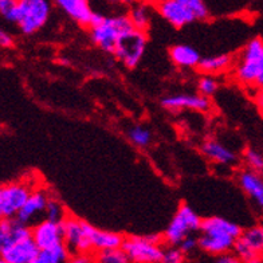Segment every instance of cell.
Returning <instances> with one entry per match:
<instances>
[{
  "instance_id": "obj_1",
  "label": "cell",
  "mask_w": 263,
  "mask_h": 263,
  "mask_svg": "<svg viewBox=\"0 0 263 263\" xmlns=\"http://www.w3.org/2000/svg\"><path fill=\"white\" fill-rule=\"evenodd\" d=\"M243 230L236 223L219 216L203 219L200 227L199 247L208 255H222L234 250L236 239Z\"/></svg>"
},
{
  "instance_id": "obj_2",
  "label": "cell",
  "mask_w": 263,
  "mask_h": 263,
  "mask_svg": "<svg viewBox=\"0 0 263 263\" xmlns=\"http://www.w3.org/2000/svg\"><path fill=\"white\" fill-rule=\"evenodd\" d=\"M135 26L132 23L129 15H117V16H104L96 25L89 27L90 39L98 49L107 54H113L118 39L125 32L133 30Z\"/></svg>"
},
{
  "instance_id": "obj_3",
  "label": "cell",
  "mask_w": 263,
  "mask_h": 263,
  "mask_svg": "<svg viewBox=\"0 0 263 263\" xmlns=\"http://www.w3.org/2000/svg\"><path fill=\"white\" fill-rule=\"evenodd\" d=\"M263 73V41L254 38L243 47L234 65L236 81L245 86L255 87L256 81Z\"/></svg>"
},
{
  "instance_id": "obj_4",
  "label": "cell",
  "mask_w": 263,
  "mask_h": 263,
  "mask_svg": "<svg viewBox=\"0 0 263 263\" xmlns=\"http://www.w3.org/2000/svg\"><path fill=\"white\" fill-rule=\"evenodd\" d=\"M164 238L160 235H130L122 243L132 263H159L163 255Z\"/></svg>"
},
{
  "instance_id": "obj_5",
  "label": "cell",
  "mask_w": 263,
  "mask_h": 263,
  "mask_svg": "<svg viewBox=\"0 0 263 263\" xmlns=\"http://www.w3.org/2000/svg\"><path fill=\"white\" fill-rule=\"evenodd\" d=\"M51 6L49 0H17L16 23L22 34L38 32L49 21Z\"/></svg>"
},
{
  "instance_id": "obj_6",
  "label": "cell",
  "mask_w": 263,
  "mask_h": 263,
  "mask_svg": "<svg viewBox=\"0 0 263 263\" xmlns=\"http://www.w3.org/2000/svg\"><path fill=\"white\" fill-rule=\"evenodd\" d=\"M201 222L203 219L190 205L181 204L165 229L163 235L164 242L168 246H179L183 239L200 231Z\"/></svg>"
},
{
  "instance_id": "obj_7",
  "label": "cell",
  "mask_w": 263,
  "mask_h": 263,
  "mask_svg": "<svg viewBox=\"0 0 263 263\" xmlns=\"http://www.w3.org/2000/svg\"><path fill=\"white\" fill-rule=\"evenodd\" d=\"M63 243L70 251V254L77 253H91V232L94 226L90 223L81 220L76 216L67 215L62 222Z\"/></svg>"
},
{
  "instance_id": "obj_8",
  "label": "cell",
  "mask_w": 263,
  "mask_h": 263,
  "mask_svg": "<svg viewBox=\"0 0 263 263\" xmlns=\"http://www.w3.org/2000/svg\"><path fill=\"white\" fill-rule=\"evenodd\" d=\"M146 49V34L145 31H140L133 28L130 31L125 32L118 39L113 55L128 69H135L139 65Z\"/></svg>"
},
{
  "instance_id": "obj_9",
  "label": "cell",
  "mask_w": 263,
  "mask_h": 263,
  "mask_svg": "<svg viewBox=\"0 0 263 263\" xmlns=\"http://www.w3.org/2000/svg\"><path fill=\"white\" fill-rule=\"evenodd\" d=\"M32 190L27 181H12L0 188V216L2 219L16 218Z\"/></svg>"
},
{
  "instance_id": "obj_10",
  "label": "cell",
  "mask_w": 263,
  "mask_h": 263,
  "mask_svg": "<svg viewBox=\"0 0 263 263\" xmlns=\"http://www.w3.org/2000/svg\"><path fill=\"white\" fill-rule=\"evenodd\" d=\"M232 251L240 262L263 258V224L251 226L243 230Z\"/></svg>"
},
{
  "instance_id": "obj_11",
  "label": "cell",
  "mask_w": 263,
  "mask_h": 263,
  "mask_svg": "<svg viewBox=\"0 0 263 263\" xmlns=\"http://www.w3.org/2000/svg\"><path fill=\"white\" fill-rule=\"evenodd\" d=\"M161 106L170 111L196 110L208 111L211 107L210 97L197 94H172L161 100Z\"/></svg>"
},
{
  "instance_id": "obj_12",
  "label": "cell",
  "mask_w": 263,
  "mask_h": 263,
  "mask_svg": "<svg viewBox=\"0 0 263 263\" xmlns=\"http://www.w3.org/2000/svg\"><path fill=\"white\" fill-rule=\"evenodd\" d=\"M31 238L36 243L39 250L55 247L63 243V229L62 223H57L43 219L41 222L35 223L31 229Z\"/></svg>"
},
{
  "instance_id": "obj_13",
  "label": "cell",
  "mask_w": 263,
  "mask_h": 263,
  "mask_svg": "<svg viewBox=\"0 0 263 263\" xmlns=\"http://www.w3.org/2000/svg\"><path fill=\"white\" fill-rule=\"evenodd\" d=\"M157 10L170 25L176 28H181L197 21L194 12L181 0H160Z\"/></svg>"
},
{
  "instance_id": "obj_14",
  "label": "cell",
  "mask_w": 263,
  "mask_h": 263,
  "mask_svg": "<svg viewBox=\"0 0 263 263\" xmlns=\"http://www.w3.org/2000/svg\"><path fill=\"white\" fill-rule=\"evenodd\" d=\"M57 7L82 27H90L94 11L89 0H52Z\"/></svg>"
},
{
  "instance_id": "obj_15",
  "label": "cell",
  "mask_w": 263,
  "mask_h": 263,
  "mask_svg": "<svg viewBox=\"0 0 263 263\" xmlns=\"http://www.w3.org/2000/svg\"><path fill=\"white\" fill-rule=\"evenodd\" d=\"M31 238V229L19 219H2L0 222V249Z\"/></svg>"
},
{
  "instance_id": "obj_16",
  "label": "cell",
  "mask_w": 263,
  "mask_h": 263,
  "mask_svg": "<svg viewBox=\"0 0 263 263\" xmlns=\"http://www.w3.org/2000/svg\"><path fill=\"white\" fill-rule=\"evenodd\" d=\"M38 251L39 247L36 246L32 238L25 239L8 247L0 249L2 259L10 263H31Z\"/></svg>"
},
{
  "instance_id": "obj_17",
  "label": "cell",
  "mask_w": 263,
  "mask_h": 263,
  "mask_svg": "<svg viewBox=\"0 0 263 263\" xmlns=\"http://www.w3.org/2000/svg\"><path fill=\"white\" fill-rule=\"evenodd\" d=\"M50 196L47 192L43 190H35L32 191V194L27 199L25 205L22 207V210L17 214L16 219H19L22 223L25 224H30L38 218L39 215H45L46 207L49 203Z\"/></svg>"
},
{
  "instance_id": "obj_18",
  "label": "cell",
  "mask_w": 263,
  "mask_h": 263,
  "mask_svg": "<svg viewBox=\"0 0 263 263\" xmlns=\"http://www.w3.org/2000/svg\"><path fill=\"white\" fill-rule=\"evenodd\" d=\"M238 183L243 192L263 208V175L251 170H245L238 175Z\"/></svg>"
},
{
  "instance_id": "obj_19",
  "label": "cell",
  "mask_w": 263,
  "mask_h": 263,
  "mask_svg": "<svg viewBox=\"0 0 263 263\" xmlns=\"http://www.w3.org/2000/svg\"><path fill=\"white\" fill-rule=\"evenodd\" d=\"M201 153L211 160L212 163L220 165H232L236 161L235 153L216 140H207L201 145Z\"/></svg>"
},
{
  "instance_id": "obj_20",
  "label": "cell",
  "mask_w": 263,
  "mask_h": 263,
  "mask_svg": "<svg viewBox=\"0 0 263 263\" xmlns=\"http://www.w3.org/2000/svg\"><path fill=\"white\" fill-rule=\"evenodd\" d=\"M172 62L181 69H195L199 66L201 58L200 52L188 45H176L170 49Z\"/></svg>"
},
{
  "instance_id": "obj_21",
  "label": "cell",
  "mask_w": 263,
  "mask_h": 263,
  "mask_svg": "<svg viewBox=\"0 0 263 263\" xmlns=\"http://www.w3.org/2000/svg\"><path fill=\"white\" fill-rule=\"evenodd\" d=\"M234 65H235V61L230 54H218V55L203 57L197 69L203 74L216 76V74L229 71L231 67H234Z\"/></svg>"
},
{
  "instance_id": "obj_22",
  "label": "cell",
  "mask_w": 263,
  "mask_h": 263,
  "mask_svg": "<svg viewBox=\"0 0 263 263\" xmlns=\"http://www.w3.org/2000/svg\"><path fill=\"white\" fill-rule=\"evenodd\" d=\"M124 236L115 231H106V230H98L94 227L91 232V245L93 251H102V250L118 249L122 247Z\"/></svg>"
},
{
  "instance_id": "obj_23",
  "label": "cell",
  "mask_w": 263,
  "mask_h": 263,
  "mask_svg": "<svg viewBox=\"0 0 263 263\" xmlns=\"http://www.w3.org/2000/svg\"><path fill=\"white\" fill-rule=\"evenodd\" d=\"M69 256L70 251L65 246V243H62L55 247L39 250L31 263H66Z\"/></svg>"
},
{
  "instance_id": "obj_24",
  "label": "cell",
  "mask_w": 263,
  "mask_h": 263,
  "mask_svg": "<svg viewBox=\"0 0 263 263\" xmlns=\"http://www.w3.org/2000/svg\"><path fill=\"white\" fill-rule=\"evenodd\" d=\"M129 17L135 28L140 31H146L151 23V11L146 4H133L129 11Z\"/></svg>"
},
{
  "instance_id": "obj_25",
  "label": "cell",
  "mask_w": 263,
  "mask_h": 263,
  "mask_svg": "<svg viewBox=\"0 0 263 263\" xmlns=\"http://www.w3.org/2000/svg\"><path fill=\"white\" fill-rule=\"evenodd\" d=\"M94 256H96V263H132L130 258L122 247L96 251Z\"/></svg>"
},
{
  "instance_id": "obj_26",
  "label": "cell",
  "mask_w": 263,
  "mask_h": 263,
  "mask_svg": "<svg viewBox=\"0 0 263 263\" xmlns=\"http://www.w3.org/2000/svg\"><path fill=\"white\" fill-rule=\"evenodd\" d=\"M128 139L137 148H146L152 141V133L144 125H133L128 130Z\"/></svg>"
},
{
  "instance_id": "obj_27",
  "label": "cell",
  "mask_w": 263,
  "mask_h": 263,
  "mask_svg": "<svg viewBox=\"0 0 263 263\" xmlns=\"http://www.w3.org/2000/svg\"><path fill=\"white\" fill-rule=\"evenodd\" d=\"M66 216H67V214H66L62 203L54 199V197H50L45 211V219H49V220L57 223H62L66 219Z\"/></svg>"
},
{
  "instance_id": "obj_28",
  "label": "cell",
  "mask_w": 263,
  "mask_h": 263,
  "mask_svg": "<svg viewBox=\"0 0 263 263\" xmlns=\"http://www.w3.org/2000/svg\"><path fill=\"white\" fill-rule=\"evenodd\" d=\"M243 160L247 165V170L255 171V172H263V156L258 151L253 148H247L243 152Z\"/></svg>"
},
{
  "instance_id": "obj_29",
  "label": "cell",
  "mask_w": 263,
  "mask_h": 263,
  "mask_svg": "<svg viewBox=\"0 0 263 263\" xmlns=\"http://www.w3.org/2000/svg\"><path fill=\"white\" fill-rule=\"evenodd\" d=\"M218 87L219 83L215 80L214 76L204 74L200 80L197 81V93H200L201 96H205V97H211L212 94L216 93Z\"/></svg>"
},
{
  "instance_id": "obj_30",
  "label": "cell",
  "mask_w": 263,
  "mask_h": 263,
  "mask_svg": "<svg viewBox=\"0 0 263 263\" xmlns=\"http://www.w3.org/2000/svg\"><path fill=\"white\" fill-rule=\"evenodd\" d=\"M159 263H185V254L179 246H168L164 249Z\"/></svg>"
},
{
  "instance_id": "obj_31",
  "label": "cell",
  "mask_w": 263,
  "mask_h": 263,
  "mask_svg": "<svg viewBox=\"0 0 263 263\" xmlns=\"http://www.w3.org/2000/svg\"><path fill=\"white\" fill-rule=\"evenodd\" d=\"M0 14L10 23H16L17 0H0Z\"/></svg>"
},
{
  "instance_id": "obj_32",
  "label": "cell",
  "mask_w": 263,
  "mask_h": 263,
  "mask_svg": "<svg viewBox=\"0 0 263 263\" xmlns=\"http://www.w3.org/2000/svg\"><path fill=\"white\" fill-rule=\"evenodd\" d=\"M181 2L194 12L197 21H204L208 17V8L204 0H181Z\"/></svg>"
},
{
  "instance_id": "obj_33",
  "label": "cell",
  "mask_w": 263,
  "mask_h": 263,
  "mask_svg": "<svg viewBox=\"0 0 263 263\" xmlns=\"http://www.w3.org/2000/svg\"><path fill=\"white\" fill-rule=\"evenodd\" d=\"M179 247H180V250L185 255L194 253V251H196V249H200L199 247V238H196L195 235L187 236V238L181 240Z\"/></svg>"
},
{
  "instance_id": "obj_34",
  "label": "cell",
  "mask_w": 263,
  "mask_h": 263,
  "mask_svg": "<svg viewBox=\"0 0 263 263\" xmlns=\"http://www.w3.org/2000/svg\"><path fill=\"white\" fill-rule=\"evenodd\" d=\"M66 263H96V256L91 253L70 254Z\"/></svg>"
},
{
  "instance_id": "obj_35",
  "label": "cell",
  "mask_w": 263,
  "mask_h": 263,
  "mask_svg": "<svg viewBox=\"0 0 263 263\" xmlns=\"http://www.w3.org/2000/svg\"><path fill=\"white\" fill-rule=\"evenodd\" d=\"M0 46L3 49H11L14 46V38H12V35L10 32L4 31V30L0 31Z\"/></svg>"
},
{
  "instance_id": "obj_36",
  "label": "cell",
  "mask_w": 263,
  "mask_h": 263,
  "mask_svg": "<svg viewBox=\"0 0 263 263\" xmlns=\"http://www.w3.org/2000/svg\"><path fill=\"white\" fill-rule=\"evenodd\" d=\"M212 263H242L239 260L238 256L235 254H222V255H218L215 258V260Z\"/></svg>"
},
{
  "instance_id": "obj_37",
  "label": "cell",
  "mask_w": 263,
  "mask_h": 263,
  "mask_svg": "<svg viewBox=\"0 0 263 263\" xmlns=\"http://www.w3.org/2000/svg\"><path fill=\"white\" fill-rule=\"evenodd\" d=\"M118 4H122V6H133L135 4V0H115Z\"/></svg>"
},
{
  "instance_id": "obj_38",
  "label": "cell",
  "mask_w": 263,
  "mask_h": 263,
  "mask_svg": "<svg viewBox=\"0 0 263 263\" xmlns=\"http://www.w3.org/2000/svg\"><path fill=\"white\" fill-rule=\"evenodd\" d=\"M242 263H263V258H255V259L246 260V262H242Z\"/></svg>"
},
{
  "instance_id": "obj_39",
  "label": "cell",
  "mask_w": 263,
  "mask_h": 263,
  "mask_svg": "<svg viewBox=\"0 0 263 263\" xmlns=\"http://www.w3.org/2000/svg\"><path fill=\"white\" fill-rule=\"evenodd\" d=\"M0 263H10V262H7V260H4V259H2V260H0Z\"/></svg>"
},
{
  "instance_id": "obj_40",
  "label": "cell",
  "mask_w": 263,
  "mask_h": 263,
  "mask_svg": "<svg viewBox=\"0 0 263 263\" xmlns=\"http://www.w3.org/2000/svg\"><path fill=\"white\" fill-rule=\"evenodd\" d=\"M260 113H262V116H263V106L260 107Z\"/></svg>"
},
{
  "instance_id": "obj_41",
  "label": "cell",
  "mask_w": 263,
  "mask_h": 263,
  "mask_svg": "<svg viewBox=\"0 0 263 263\" xmlns=\"http://www.w3.org/2000/svg\"><path fill=\"white\" fill-rule=\"evenodd\" d=\"M262 210H263V208H262Z\"/></svg>"
}]
</instances>
